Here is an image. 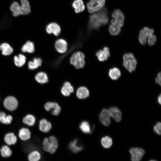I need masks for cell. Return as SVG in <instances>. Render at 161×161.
I'll return each instance as SVG.
<instances>
[{
  "label": "cell",
  "instance_id": "cell-5",
  "mask_svg": "<svg viewBox=\"0 0 161 161\" xmlns=\"http://www.w3.org/2000/svg\"><path fill=\"white\" fill-rule=\"evenodd\" d=\"M106 0H90L87 4L89 12L93 13L101 9L104 6Z\"/></svg>",
  "mask_w": 161,
  "mask_h": 161
},
{
  "label": "cell",
  "instance_id": "cell-3",
  "mask_svg": "<svg viewBox=\"0 0 161 161\" xmlns=\"http://www.w3.org/2000/svg\"><path fill=\"white\" fill-rule=\"evenodd\" d=\"M43 146L45 151L53 154L58 147V140L54 136H50L48 138H46L43 142Z\"/></svg>",
  "mask_w": 161,
  "mask_h": 161
},
{
  "label": "cell",
  "instance_id": "cell-41",
  "mask_svg": "<svg viewBox=\"0 0 161 161\" xmlns=\"http://www.w3.org/2000/svg\"><path fill=\"white\" fill-rule=\"evenodd\" d=\"M155 82L160 86L161 85V73L160 72H159L156 77L155 79Z\"/></svg>",
  "mask_w": 161,
  "mask_h": 161
},
{
  "label": "cell",
  "instance_id": "cell-19",
  "mask_svg": "<svg viewBox=\"0 0 161 161\" xmlns=\"http://www.w3.org/2000/svg\"><path fill=\"white\" fill-rule=\"evenodd\" d=\"M39 129L44 132H49L52 128V125L50 122L45 119L40 120L39 125Z\"/></svg>",
  "mask_w": 161,
  "mask_h": 161
},
{
  "label": "cell",
  "instance_id": "cell-12",
  "mask_svg": "<svg viewBox=\"0 0 161 161\" xmlns=\"http://www.w3.org/2000/svg\"><path fill=\"white\" fill-rule=\"evenodd\" d=\"M46 30L48 34H53L56 36L60 34L61 29L60 26L57 23L54 22L49 24L46 27Z\"/></svg>",
  "mask_w": 161,
  "mask_h": 161
},
{
  "label": "cell",
  "instance_id": "cell-7",
  "mask_svg": "<svg viewBox=\"0 0 161 161\" xmlns=\"http://www.w3.org/2000/svg\"><path fill=\"white\" fill-rule=\"evenodd\" d=\"M4 105L7 109L11 111L15 110L17 108L18 105V102L14 97L9 96L4 100Z\"/></svg>",
  "mask_w": 161,
  "mask_h": 161
},
{
  "label": "cell",
  "instance_id": "cell-35",
  "mask_svg": "<svg viewBox=\"0 0 161 161\" xmlns=\"http://www.w3.org/2000/svg\"><path fill=\"white\" fill-rule=\"evenodd\" d=\"M1 155L3 157H6L10 156L12 154V151L7 146H3L0 149Z\"/></svg>",
  "mask_w": 161,
  "mask_h": 161
},
{
  "label": "cell",
  "instance_id": "cell-24",
  "mask_svg": "<svg viewBox=\"0 0 161 161\" xmlns=\"http://www.w3.org/2000/svg\"><path fill=\"white\" fill-rule=\"evenodd\" d=\"M69 147L70 149L75 153L81 151L83 148V147L79 144L78 141L77 139H75L70 143Z\"/></svg>",
  "mask_w": 161,
  "mask_h": 161
},
{
  "label": "cell",
  "instance_id": "cell-21",
  "mask_svg": "<svg viewBox=\"0 0 161 161\" xmlns=\"http://www.w3.org/2000/svg\"><path fill=\"white\" fill-rule=\"evenodd\" d=\"M121 72L120 69L116 67L111 68L109 71V75L111 79L117 80L121 76Z\"/></svg>",
  "mask_w": 161,
  "mask_h": 161
},
{
  "label": "cell",
  "instance_id": "cell-1",
  "mask_svg": "<svg viewBox=\"0 0 161 161\" xmlns=\"http://www.w3.org/2000/svg\"><path fill=\"white\" fill-rule=\"evenodd\" d=\"M94 13L89 17V26L90 28L93 29H98L108 23L109 18L106 8H102Z\"/></svg>",
  "mask_w": 161,
  "mask_h": 161
},
{
  "label": "cell",
  "instance_id": "cell-10",
  "mask_svg": "<svg viewBox=\"0 0 161 161\" xmlns=\"http://www.w3.org/2000/svg\"><path fill=\"white\" fill-rule=\"evenodd\" d=\"M109 110L104 109L100 112L99 118L101 123L106 126H109L111 123V120Z\"/></svg>",
  "mask_w": 161,
  "mask_h": 161
},
{
  "label": "cell",
  "instance_id": "cell-22",
  "mask_svg": "<svg viewBox=\"0 0 161 161\" xmlns=\"http://www.w3.org/2000/svg\"><path fill=\"white\" fill-rule=\"evenodd\" d=\"M72 7L76 13H78L83 11L85 8L82 0H75L72 3Z\"/></svg>",
  "mask_w": 161,
  "mask_h": 161
},
{
  "label": "cell",
  "instance_id": "cell-37",
  "mask_svg": "<svg viewBox=\"0 0 161 161\" xmlns=\"http://www.w3.org/2000/svg\"><path fill=\"white\" fill-rule=\"evenodd\" d=\"M138 40L140 43L142 45H144L146 43L147 37L143 32L142 29L140 31Z\"/></svg>",
  "mask_w": 161,
  "mask_h": 161
},
{
  "label": "cell",
  "instance_id": "cell-20",
  "mask_svg": "<svg viewBox=\"0 0 161 161\" xmlns=\"http://www.w3.org/2000/svg\"><path fill=\"white\" fill-rule=\"evenodd\" d=\"M76 95L80 99L85 98L89 97V92L87 88L82 86L79 88L76 92Z\"/></svg>",
  "mask_w": 161,
  "mask_h": 161
},
{
  "label": "cell",
  "instance_id": "cell-33",
  "mask_svg": "<svg viewBox=\"0 0 161 161\" xmlns=\"http://www.w3.org/2000/svg\"><path fill=\"white\" fill-rule=\"evenodd\" d=\"M101 143L104 148H109L112 145V141L110 137L108 136H106L102 138Z\"/></svg>",
  "mask_w": 161,
  "mask_h": 161
},
{
  "label": "cell",
  "instance_id": "cell-8",
  "mask_svg": "<svg viewBox=\"0 0 161 161\" xmlns=\"http://www.w3.org/2000/svg\"><path fill=\"white\" fill-rule=\"evenodd\" d=\"M44 108L48 111L52 110L51 113L54 115H58L61 111V108L58 104L55 102H48L44 105Z\"/></svg>",
  "mask_w": 161,
  "mask_h": 161
},
{
  "label": "cell",
  "instance_id": "cell-15",
  "mask_svg": "<svg viewBox=\"0 0 161 161\" xmlns=\"http://www.w3.org/2000/svg\"><path fill=\"white\" fill-rule=\"evenodd\" d=\"M111 24L109 27V31L111 35H116L120 32V26L115 21L114 19H112L111 21Z\"/></svg>",
  "mask_w": 161,
  "mask_h": 161
},
{
  "label": "cell",
  "instance_id": "cell-25",
  "mask_svg": "<svg viewBox=\"0 0 161 161\" xmlns=\"http://www.w3.org/2000/svg\"><path fill=\"white\" fill-rule=\"evenodd\" d=\"M21 51L24 52H27L32 53L35 51V47L34 43L30 41L26 42L23 46Z\"/></svg>",
  "mask_w": 161,
  "mask_h": 161
},
{
  "label": "cell",
  "instance_id": "cell-18",
  "mask_svg": "<svg viewBox=\"0 0 161 161\" xmlns=\"http://www.w3.org/2000/svg\"><path fill=\"white\" fill-rule=\"evenodd\" d=\"M73 91V87L68 82H66L64 83L61 90L62 94L65 96L70 95L71 93H72Z\"/></svg>",
  "mask_w": 161,
  "mask_h": 161
},
{
  "label": "cell",
  "instance_id": "cell-30",
  "mask_svg": "<svg viewBox=\"0 0 161 161\" xmlns=\"http://www.w3.org/2000/svg\"><path fill=\"white\" fill-rule=\"evenodd\" d=\"M26 60L25 56L21 54H19L18 56L14 57V62L16 66L18 67L23 66L25 63Z\"/></svg>",
  "mask_w": 161,
  "mask_h": 161
},
{
  "label": "cell",
  "instance_id": "cell-29",
  "mask_svg": "<svg viewBox=\"0 0 161 161\" xmlns=\"http://www.w3.org/2000/svg\"><path fill=\"white\" fill-rule=\"evenodd\" d=\"M4 141L8 145L14 144L16 142L17 137L13 133H10L6 135L4 138Z\"/></svg>",
  "mask_w": 161,
  "mask_h": 161
},
{
  "label": "cell",
  "instance_id": "cell-26",
  "mask_svg": "<svg viewBox=\"0 0 161 161\" xmlns=\"http://www.w3.org/2000/svg\"><path fill=\"white\" fill-rule=\"evenodd\" d=\"M35 80L39 83L44 84L48 82V78L47 74L44 72H38L35 76Z\"/></svg>",
  "mask_w": 161,
  "mask_h": 161
},
{
  "label": "cell",
  "instance_id": "cell-11",
  "mask_svg": "<svg viewBox=\"0 0 161 161\" xmlns=\"http://www.w3.org/2000/svg\"><path fill=\"white\" fill-rule=\"evenodd\" d=\"M55 46L57 51L61 53H65L67 49V43L64 39H59L55 42Z\"/></svg>",
  "mask_w": 161,
  "mask_h": 161
},
{
  "label": "cell",
  "instance_id": "cell-31",
  "mask_svg": "<svg viewBox=\"0 0 161 161\" xmlns=\"http://www.w3.org/2000/svg\"><path fill=\"white\" fill-rule=\"evenodd\" d=\"M12 119L11 115H6L4 113L2 112H0V122L1 123L4 124H10Z\"/></svg>",
  "mask_w": 161,
  "mask_h": 161
},
{
  "label": "cell",
  "instance_id": "cell-32",
  "mask_svg": "<svg viewBox=\"0 0 161 161\" xmlns=\"http://www.w3.org/2000/svg\"><path fill=\"white\" fill-rule=\"evenodd\" d=\"M35 120V119L34 117L31 114L27 115L23 119V123L30 126H32L34 125Z\"/></svg>",
  "mask_w": 161,
  "mask_h": 161
},
{
  "label": "cell",
  "instance_id": "cell-36",
  "mask_svg": "<svg viewBox=\"0 0 161 161\" xmlns=\"http://www.w3.org/2000/svg\"><path fill=\"white\" fill-rule=\"evenodd\" d=\"M41 158V155L38 151H34L29 155L28 159L30 161H37L39 160Z\"/></svg>",
  "mask_w": 161,
  "mask_h": 161
},
{
  "label": "cell",
  "instance_id": "cell-4",
  "mask_svg": "<svg viewBox=\"0 0 161 161\" xmlns=\"http://www.w3.org/2000/svg\"><path fill=\"white\" fill-rule=\"evenodd\" d=\"M85 56L82 52H77L72 55L70 62L76 68L79 69L83 68L85 64Z\"/></svg>",
  "mask_w": 161,
  "mask_h": 161
},
{
  "label": "cell",
  "instance_id": "cell-38",
  "mask_svg": "<svg viewBox=\"0 0 161 161\" xmlns=\"http://www.w3.org/2000/svg\"><path fill=\"white\" fill-rule=\"evenodd\" d=\"M148 38V44L150 46L154 45L157 41L156 36L153 34L149 36Z\"/></svg>",
  "mask_w": 161,
  "mask_h": 161
},
{
  "label": "cell",
  "instance_id": "cell-27",
  "mask_svg": "<svg viewBox=\"0 0 161 161\" xmlns=\"http://www.w3.org/2000/svg\"><path fill=\"white\" fill-rule=\"evenodd\" d=\"M30 132L27 129L23 128L19 130V136L22 140H26L30 137Z\"/></svg>",
  "mask_w": 161,
  "mask_h": 161
},
{
  "label": "cell",
  "instance_id": "cell-40",
  "mask_svg": "<svg viewBox=\"0 0 161 161\" xmlns=\"http://www.w3.org/2000/svg\"><path fill=\"white\" fill-rule=\"evenodd\" d=\"M161 124L160 122H158L154 127V131L158 134L160 135L161 133Z\"/></svg>",
  "mask_w": 161,
  "mask_h": 161
},
{
  "label": "cell",
  "instance_id": "cell-14",
  "mask_svg": "<svg viewBox=\"0 0 161 161\" xmlns=\"http://www.w3.org/2000/svg\"><path fill=\"white\" fill-rule=\"evenodd\" d=\"M21 15H26L29 14L31 11V7L28 0H19Z\"/></svg>",
  "mask_w": 161,
  "mask_h": 161
},
{
  "label": "cell",
  "instance_id": "cell-28",
  "mask_svg": "<svg viewBox=\"0 0 161 161\" xmlns=\"http://www.w3.org/2000/svg\"><path fill=\"white\" fill-rule=\"evenodd\" d=\"M42 60L40 58H35L33 61H29L28 64L30 69L33 70L40 66L42 64Z\"/></svg>",
  "mask_w": 161,
  "mask_h": 161
},
{
  "label": "cell",
  "instance_id": "cell-6",
  "mask_svg": "<svg viewBox=\"0 0 161 161\" xmlns=\"http://www.w3.org/2000/svg\"><path fill=\"white\" fill-rule=\"evenodd\" d=\"M129 151L131 156V160L133 161L140 160L145 153L144 150L141 148H132Z\"/></svg>",
  "mask_w": 161,
  "mask_h": 161
},
{
  "label": "cell",
  "instance_id": "cell-34",
  "mask_svg": "<svg viewBox=\"0 0 161 161\" xmlns=\"http://www.w3.org/2000/svg\"><path fill=\"white\" fill-rule=\"evenodd\" d=\"M81 130L85 133H91V129L89 123L86 121H83L79 126Z\"/></svg>",
  "mask_w": 161,
  "mask_h": 161
},
{
  "label": "cell",
  "instance_id": "cell-23",
  "mask_svg": "<svg viewBox=\"0 0 161 161\" xmlns=\"http://www.w3.org/2000/svg\"><path fill=\"white\" fill-rule=\"evenodd\" d=\"M0 49L2 51V54L4 55H8L13 51L11 47L8 43H4L0 45Z\"/></svg>",
  "mask_w": 161,
  "mask_h": 161
},
{
  "label": "cell",
  "instance_id": "cell-16",
  "mask_svg": "<svg viewBox=\"0 0 161 161\" xmlns=\"http://www.w3.org/2000/svg\"><path fill=\"white\" fill-rule=\"evenodd\" d=\"M109 110L110 117L117 122H119L122 118V113L120 111L115 107H112Z\"/></svg>",
  "mask_w": 161,
  "mask_h": 161
},
{
  "label": "cell",
  "instance_id": "cell-39",
  "mask_svg": "<svg viewBox=\"0 0 161 161\" xmlns=\"http://www.w3.org/2000/svg\"><path fill=\"white\" fill-rule=\"evenodd\" d=\"M143 32L146 35L147 37L153 34L154 32V30L153 29H150L147 27H145L142 29Z\"/></svg>",
  "mask_w": 161,
  "mask_h": 161
},
{
  "label": "cell",
  "instance_id": "cell-2",
  "mask_svg": "<svg viewBox=\"0 0 161 161\" xmlns=\"http://www.w3.org/2000/svg\"><path fill=\"white\" fill-rule=\"evenodd\" d=\"M137 64V61L132 53H128L123 55V65L129 72L131 73L135 70Z\"/></svg>",
  "mask_w": 161,
  "mask_h": 161
},
{
  "label": "cell",
  "instance_id": "cell-13",
  "mask_svg": "<svg viewBox=\"0 0 161 161\" xmlns=\"http://www.w3.org/2000/svg\"><path fill=\"white\" fill-rule=\"evenodd\" d=\"M112 16L115 21L120 26L122 27L124 24V16L123 13L119 9L114 10L112 14Z\"/></svg>",
  "mask_w": 161,
  "mask_h": 161
},
{
  "label": "cell",
  "instance_id": "cell-17",
  "mask_svg": "<svg viewBox=\"0 0 161 161\" xmlns=\"http://www.w3.org/2000/svg\"><path fill=\"white\" fill-rule=\"evenodd\" d=\"M10 9L13 16L17 17L21 15L20 4L18 1L13 2L10 6Z\"/></svg>",
  "mask_w": 161,
  "mask_h": 161
},
{
  "label": "cell",
  "instance_id": "cell-42",
  "mask_svg": "<svg viewBox=\"0 0 161 161\" xmlns=\"http://www.w3.org/2000/svg\"><path fill=\"white\" fill-rule=\"evenodd\" d=\"M157 100L158 103H159V104H160L161 102V94H160V95H159V96H158V98H157Z\"/></svg>",
  "mask_w": 161,
  "mask_h": 161
},
{
  "label": "cell",
  "instance_id": "cell-9",
  "mask_svg": "<svg viewBox=\"0 0 161 161\" xmlns=\"http://www.w3.org/2000/svg\"><path fill=\"white\" fill-rule=\"evenodd\" d=\"M98 60L100 61H104L107 60L110 56L109 47H105L103 49L97 51L96 53Z\"/></svg>",
  "mask_w": 161,
  "mask_h": 161
}]
</instances>
